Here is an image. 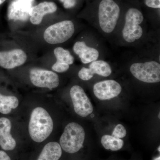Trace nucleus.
I'll return each mask as SVG.
<instances>
[{"instance_id": "4be33fe9", "label": "nucleus", "mask_w": 160, "mask_h": 160, "mask_svg": "<svg viewBox=\"0 0 160 160\" xmlns=\"http://www.w3.org/2000/svg\"><path fill=\"white\" fill-rule=\"evenodd\" d=\"M144 4L149 8L160 9V0H144Z\"/></svg>"}, {"instance_id": "1a4fd4ad", "label": "nucleus", "mask_w": 160, "mask_h": 160, "mask_svg": "<svg viewBox=\"0 0 160 160\" xmlns=\"http://www.w3.org/2000/svg\"><path fill=\"white\" fill-rule=\"evenodd\" d=\"M93 92L99 100H110L116 97L122 90V86L113 80H105L96 83L93 86Z\"/></svg>"}, {"instance_id": "6e6552de", "label": "nucleus", "mask_w": 160, "mask_h": 160, "mask_svg": "<svg viewBox=\"0 0 160 160\" xmlns=\"http://www.w3.org/2000/svg\"><path fill=\"white\" fill-rule=\"evenodd\" d=\"M29 78L34 86L40 88L51 89L56 88L59 85L58 76L50 70L32 68L29 72Z\"/></svg>"}, {"instance_id": "9d476101", "label": "nucleus", "mask_w": 160, "mask_h": 160, "mask_svg": "<svg viewBox=\"0 0 160 160\" xmlns=\"http://www.w3.org/2000/svg\"><path fill=\"white\" fill-rule=\"evenodd\" d=\"M112 69L110 65L104 60H98L90 63L89 68L83 67L78 72V77L83 81L92 78L95 74L104 77L110 75Z\"/></svg>"}, {"instance_id": "7ed1b4c3", "label": "nucleus", "mask_w": 160, "mask_h": 160, "mask_svg": "<svg viewBox=\"0 0 160 160\" xmlns=\"http://www.w3.org/2000/svg\"><path fill=\"white\" fill-rule=\"evenodd\" d=\"M144 21V15L140 9L135 7L127 9L122 31V37L126 42L133 43L142 37Z\"/></svg>"}, {"instance_id": "2eb2a0df", "label": "nucleus", "mask_w": 160, "mask_h": 160, "mask_svg": "<svg viewBox=\"0 0 160 160\" xmlns=\"http://www.w3.org/2000/svg\"><path fill=\"white\" fill-rule=\"evenodd\" d=\"M56 4L53 2H44L32 7L30 21L33 25L41 24L44 16L55 12L57 10Z\"/></svg>"}, {"instance_id": "f257e3e1", "label": "nucleus", "mask_w": 160, "mask_h": 160, "mask_svg": "<svg viewBox=\"0 0 160 160\" xmlns=\"http://www.w3.org/2000/svg\"><path fill=\"white\" fill-rule=\"evenodd\" d=\"M121 14V7L116 0H101L97 11L99 29L106 35L113 33L117 27Z\"/></svg>"}, {"instance_id": "a878e982", "label": "nucleus", "mask_w": 160, "mask_h": 160, "mask_svg": "<svg viewBox=\"0 0 160 160\" xmlns=\"http://www.w3.org/2000/svg\"><path fill=\"white\" fill-rule=\"evenodd\" d=\"M6 1V0H0V5H2Z\"/></svg>"}, {"instance_id": "20e7f679", "label": "nucleus", "mask_w": 160, "mask_h": 160, "mask_svg": "<svg viewBox=\"0 0 160 160\" xmlns=\"http://www.w3.org/2000/svg\"><path fill=\"white\" fill-rule=\"evenodd\" d=\"M85 138L84 128L78 123H69L65 127L60 139V145L66 152L74 153L82 147Z\"/></svg>"}, {"instance_id": "0eeeda50", "label": "nucleus", "mask_w": 160, "mask_h": 160, "mask_svg": "<svg viewBox=\"0 0 160 160\" xmlns=\"http://www.w3.org/2000/svg\"><path fill=\"white\" fill-rule=\"evenodd\" d=\"M70 95L77 114L85 118L92 113L93 106L81 86L78 85L72 86L70 90Z\"/></svg>"}, {"instance_id": "39448f33", "label": "nucleus", "mask_w": 160, "mask_h": 160, "mask_svg": "<svg viewBox=\"0 0 160 160\" xmlns=\"http://www.w3.org/2000/svg\"><path fill=\"white\" fill-rule=\"evenodd\" d=\"M130 71L139 81L147 83H156L160 82V64L155 61L137 62L132 63Z\"/></svg>"}, {"instance_id": "f8f14e48", "label": "nucleus", "mask_w": 160, "mask_h": 160, "mask_svg": "<svg viewBox=\"0 0 160 160\" xmlns=\"http://www.w3.org/2000/svg\"><path fill=\"white\" fill-rule=\"evenodd\" d=\"M32 7V3L21 0L13 1L8 7V19L26 21L30 17Z\"/></svg>"}, {"instance_id": "a211bd4d", "label": "nucleus", "mask_w": 160, "mask_h": 160, "mask_svg": "<svg viewBox=\"0 0 160 160\" xmlns=\"http://www.w3.org/2000/svg\"><path fill=\"white\" fill-rule=\"evenodd\" d=\"M101 143L105 149L107 150L110 149L112 151L120 150L124 146L122 140L109 135H105L102 137Z\"/></svg>"}, {"instance_id": "4468645a", "label": "nucleus", "mask_w": 160, "mask_h": 160, "mask_svg": "<svg viewBox=\"0 0 160 160\" xmlns=\"http://www.w3.org/2000/svg\"><path fill=\"white\" fill-rule=\"evenodd\" d=\"M75 53L78 56L83 64H89L96 61L99 57V52L97 49L86 45L83 41H78L73 46Z\"/></svg>"}, {"instance_id": "f03ea898", "label": "nucleus", "mask_w": 160, "mask_h": 160, "mask_svg": "<svg viewBox=\"0 0 160 160\" xmlns=\"http://www.w3.org/2000/svg\"><path fill=\"white\" fill-rule=\"evenodd\" d=\"M53 121L46 109L37 107L32 112L29 125V135L36 142H42L51 134Z\"/></svg>"}, {"instance_id": "ddd939ff", "label": "nucleus", "mask_w": 160, "mask_h": 160, "mask_svg": "<svg viewBox=\"0 0 160 160\" xmlns=\"http://www.w3.org/2000/svg\"><path fill=\"white\" fill-rule=\"evenodd\" d=\"M11 123L6 118H0V146L5 150H12L15 148L16 142L10 133Z\"/></svg>"}, {"instance_id": "6ab92c4d", "label": "nucleus", "mask_w": 160, "mask_h": 160, "mask_svg": "<svg viewBox=\"0 0 160 160\" xmlns=\"http://www.w3.org/2000/svg\"><path fill=\"white\" fill-rule=\"evenodd\" d=\"M54 54L57 62L71 65L74 62V58L69 50L58 47L54 49Z\"/></svg>"}, {"instance_id": "b1692460", "label": "nucleus", "mask_w": 160, "mask_h": 160, "mask_svg": "<svg viewBox=\"0 0 160 160\" xmlns=\"http://www.w3.org/2000/svg\"><path fill=\"white\" fill-rule=\"evenodd\" d=\"M0 160H11V158L5 151L0 150Z\"/></svg>"}, {"instance_id": "412c9836", "label": "nucleus", "mask_w": 160, "mask_h": 160, "mask_svg": "<svg viewBox=\"0 0 160 160\" xmlns=\"http://www.w3.org/2000/svg\"><path fill=\"white\" fill-rule=\"evenodd\" d=\"M69 65L68 64H65L56 62L53 64L52 67V69L53 71L58 72H66L69 69Z\"/></svg>"}, {"instance_id": "dca6fc26", "label": "nucleus", "mask_w": 160, "mask_h": 160, "mask_svg": "<svg viewBox=\"0 0 160 160\" xmlns=\"http://www.w3.org/2000/svg\"><path fill=\"white\" fill-rule=\"evenodd\" d=\"M62 155L60 144L57 142H50L44 146L38 160H59Z\"/></svg>"}, {"instance_id": "aec40b11", "label": "nucleus", "mask_w": 160, "mask_h": 160, "mask_svg": "<svg viewBox=\"0 0 160 160\" xmlns=\"http://www.w3.org/2000/svg\"><path fill=\"white\" fill-rule=\"evenodd\" d=\"M127 134L126 128L122 124H118L115 127L112 136L118 138L125 137Z\"/></svg>"}, {"instance_id": "c85d7f7f", "label": "nucleus", "mask_w": 160, "mask_h": 160, "mask_svg": "<svg viewBox=\"0 0 160 160\" xmlns=\"http://www.w3.org/2000/svg\"><path fill=\"white\" fill-rule=\"evenodd\" d=\"M160 146H159V149H158V150H159V151H160Z\"/></svg>"}, {"instance_id": "393cba45", "label": "nucleus", "mask_w": 160, "mask_h": 160, "mask_svg": "<svg viewBox=\"0 0 160 160\" xmlns=\"http://www.w3.org/2000/svg\"><path fill=\"white\" fill-rule=\"evenodd\" d=\"M21 1H25V2H29L32 3L33 2V0H21Z\"/></svg>"}, {"instance_id": "423d86ee", "label": "nucleus", "mask_w": 160, "mask_h": 160, "mask_svg": "<svg viewBox=\"0 0 160 160\" xmlns=\"http://www.w3.org/2000/svg\"><path fill=\"white\" fill-rule=\"evenodd\" d=\"M74 32V25L72 21L65 20L48 27L44 32V38L49 44H61L69 40Z\"/></svg>"}, {"instance_id": "9b49d317", "label": "nucleus", "mask_w": 160, "mask_h": 160, "mask_svg": "<svg viewBox=\"0 0 160 160\" xmlns=\"http://www.w3.org/2000/svg\"><path fill=\"white\" fill-rule=\"evenodd\" d=\"M26 52L21 49L0 51V66L12 69L23 65L27 60Z\"/></svg>"}, {"instance_id": "cd10ccee", "label": "nucleus", "mask_w": 160, "mask_h": 160, "mask_svg": "<svg viewBox=\"0 0 160 160\" xmlns=\"http://www.w3.org/2000/svg\"><path fill=\"white\" fill-rule=\"evenodd\" d=\"M160 113L159 112V115H158V118H160Z\"/></svg>"}, {"instance_id": "f3484780", "label": "nucleus", "mask_w": 160, "mask_h": 160, "mask_svg": "<svg viewBox=\"0 0 160 160\" xmlns=\"http://www.w3.org/2000/svg\"><path fill=\"white\" fill-rule=\"evenodd\" d=\"M19 105L18 98L13 96H5L0 93V112L9 114L12 109H15Z\"/></svg>"}, {"instance_id": "5701e85b", "label": "nucleus", "mask_w": 160, "mask_h": 160, "mask_svg": "<svg viewBox=\"0 0 160 160\" xmlns=\"http://www.w3.org/2000/svg\"><path fill=\"white\" fill-rule=\"evenodd\" d=\"M63 3V6L66 9H69L73 8L76 5V0H60Z\"/></svg>"}, {"instance_id": "bb28decb", "label": "nucleus", "mask_w": 160, "mask_h": 160, "mask_svg": "<svg viewBox=\"0 0 160 160\" xmlns=\"http://www.w3.org/2000/svg\"><path fill=\"white\" fill-rule=\"evenodd\" d=\"M154 160H160V156H159L158 157L154 159Z\"/></svg>"}]
</instances>
